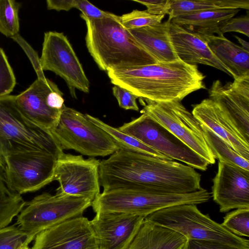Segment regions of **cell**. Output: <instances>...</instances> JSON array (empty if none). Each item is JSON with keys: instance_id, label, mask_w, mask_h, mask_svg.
Here are the masks:
<instances>
[{"instance_id": "19", "label": "cell", "mask_w": 249, "mask_h": 249, "mask_svg": "<svg viewBox=\"0 0 249 249\" xmlns=\"http://www.w3.org/2000/svg\"><path fill=\"white\" fill-rule=\"evenodd\" d=\"M198 122L226 142L238 154L249 160V142L229 120L219 106L209 98L193 106L192 112Z\"/></svg>"}, {"instance_id": "33", "label": "cell", "mask_w": 249, "mask_h": 249, "mask_svg": "<svg viewBox=\"0 0 249 249\" xmlns=\"http://www.w3.org/2000/svg\"><path fill=\"white\" fill-rule=\"evenodd\" d=\"M16 84V79L3 50L0 48V97L9 95Z\"/></svg>"}, {"instance_id": "40", "label": "cell", "mask_w": 249, "mask_h": 249, "mask_svg": "<svg viewBox=\"0 0 249 249\" xmlns=\"http://www.w3.org/2000/svg\"><path fill=\"white\" fill-rule=\"evenodd\" d=\"M46 3L48 10L69 11L74 8L75 0H47Z\"/></svg>"}, {"instance_id": "30", "label": "cell", "mask_w": 249, "mask_h": 249, "mask_svg": "<svg viewBox=\"0 0 249 249\" xmlns=\"http://www.w3.org/2000/svg\"><path fill=\"white\" fill-rule=\"evenodd\" d=\"M16 224L0 229V249H19L35 239Z\"/></svg>"}, {"instance_id": "37", "label": "cell", "mask_w": 249, "mask_h": 249, "mask_svg": "<svg viewBox=\"0 0 249 249\" xmlns=\"http://www.w3.org/2000/svg\"><path fill=\"white\" fill-rule=\"evenodd\" d=\"M74 8L79 10L85 16L93 19L107 17L111 14L100 10L86 0H75Z\"/></svg>"}, {"instance_id": "3", "label": "cell", "mask_w": 249, "mask_h": 249, "mask_svg": "<svg viewBox=\"0 0 249 249\" xmlns=\"http://www.w3.org/2000/svg\"><path fill=\"white\" fill-rule=\"evenodd\" d=\"M80 17L87 26L86 44L99 68L111 69L156 63L122 24L120 16L111 13L100 19Z\"/></svg>"}, {"instance_id": "39", "label": "cell", "mask_w": 249, "mask_h": 249, "mask_svg": "<svg viewBox=\"0 0 249 249\" xmlns=\"http://www.w3.org/2000/svg\"><path fill=\"white\" fill-rule=\"evenodd\" d=\"M133 1L145 5L146 11L154 15H164L168 14L169 8V0H146Z\"/></svg>"}, {"instance_id": "5", "label": "cell", "mask_w": 249, "mask_h": 249, "mask_svg": "<svg viewBox=\"0 0 249 249\" xmlns=\"http://www.w3.org/2000/svg\"><path fill=\"white\" fill-rule=\"evenodd\" d=\"M16 95L0 97V168L10 155L41 151L57 158L63 151L52 133L28 119L16 102Z\"/></svg>"}, {"instance_id": "35", "label": "cell", "mask_w": 249, "mask_h": 249, "mask_svg": "<svg viewBox=\"0 0 249 249\" xmlns=\"http://www.w3.org/2000/svg\"><path fill=\"white\" fill-rule=\"evenodd\" d=\"M112 92L121 107L135 111L139 110L136 102L138 97L133 93L117 85H114L112 88Z\"/></svg>"}, {"instance_id": "9", "label": "cell", "mask_w": 249, "mask_h": 249, "mask_svg": "<svg viewBox=\"0 0 249 249\" xmlns=\"http://www.w3.org/2000/svg\"><path fill=\"white\" fill-rule=\"evenodd\" d=\"M145 101L141 113L167 129L209 164L215 163V158L205 140L200 124L181 101Z\"/></svg>"}, {"instance_id": "15", "label": "cell", "mask_w": 249, "mask_h": 249, "mask_svg": "<svg viewBox=\"0 0 249 249\" xmlns=\"http://www.w3.org/2000/svg\"><path fill=\"white\" fill-rule=\"evenodd\" d=\"M33 241L30 249H98L90 220L83 215L41 231Z\"/></svg>"}, {"instance_id": "7", "label": "cell", "mask_w": 249, "mask_h": 249, "mask_svg": "<svg viewBox=\"0 0 249 249\" xmlns=\"http://www.w3.org/2000/svg\"><path fill=\"white\" fill-rule=\"evenodd\" d=\"M51 132L63 151L72 149L95 157L111 155L119 149L111 137L85 115L66 106Z\"/></svg>"}, {"instance_id": "8", "label": "cell", "mask_w": 249, "mask_h": 249, "mask_svg": "<svg viewBox=\"0 0 249 249\" xmlns=\"http://www.w3.org/2000/svg\"><path fill=\"white\" fill-rule=\"evenodd\" d=\"M91 204L92 201L83 197L43 193L25 202L15 224L35 237L44 230L83 215Z\"/></svg>"}, {"instance_id": "38", "label": "cell", "mask_w": 249, "mask_h": 249, "mask_svg": "<svg viewBox=\"0 0 249 249\" xmlns=\"http://www.w3.org/2000/svg\"><path fill=\"white\" fill-rule=\"evenodd\" d=\"M182 249H238L220 242L198 239H187Z\"/></svg>"}, {"instance_id": "25", "label": "cell", "mask_w": 249, "mask_h": 249, "mask_svg": "<svg viewBox=\"0 0 249 249\" xmlns=\"http://www.w3.org/2000/svg\"><path fill=\"white\" fill-rule=\"evenodd\" d=\"M169 19L202 11L222 9H249L248 0H169Z\"/></svg>"}, {"instance_id": "18", "label": "cell", "mask_w": 249, "mask_h": 249, "mask_svg": "<svg viewBox=\"0 0 249 249\" xmlns=\"http://www.w3.org/2000/svg\"><path fill=\"white\" fill-rule=\"evenodd\" d=\"M57 88L54 83L47 78H37L15 98L18 107L24 115L50 131L56 126L61 110L50 108L47 103V97L51 91Z\"/></svg>"}, {"instance_id": "31", "label": "cell", "mask_w": 249, "mask_h": 249, "mask_svg": "<svg viewBox=\"0 0 249 249\" xmlns=\"http://www.w3.org/2000/svg\"><path fill=\"white\" fill-rule=\"evenodd\" d=\"M249 208H239L228 213L224 217L223 226L240 237L249 236Z\"/></svg>"}, {"instance_id": "34", "label": "cell", "mask_w": 249, "mask_h": 249, "mask_svg": "<svg viewBox=\"0 0 249 249\" xmlns=\"http://www.w3.org/2000/svg\"><path fill=\"white\" fill-rule=\"evenodd\" d=\"M11 38L20 46L27 56L36 71L37 78L46 79L41 67L40 58L36 51L19 34L12 37Z\"/></svg>"}, {"instance_id": "6", "label": "cell", "mask_w": 249, "mask_h": 249, "mask_svg": "<svg viewBox=\"0 0 249 249\" xmlns=\"http://www.w3.org/2000/svg\"><path fill=\"white\" fill-rule=\"evenodd\" d=\"M172 229L187 239L216 241L238 249H249L248 239L237 236L202 213L194 204L170 206L156 211L144 218Z\"/></svg>"}, {"instance_id": "41", "label": "cell", "mask_w": 249, "mask_h": 249, "mask_svg": "<svg viewBox=\"0 0 249 249\" xmlns=\"http://www.w3.org/2000/svg\"><path fill=\"white\" fill-rule=\"evenodd\" d=\"M234 37L238 40V42L242 46V48L247 52H249V43L245 40L242 39L239 36H234Z\"/></svg>"}, {"instance_id": "24", "label": "cell", "mask_w": 249, "mask_h": 249, "mask_svg": "<svg viewBox=\"0 0 249 249\" xmlns=\"http://www.w3.org/2000/svg\"><path fill=\"white\" fill-rule=\"evenodd\" d=\"M203 39L234 79L249 75V52L223 35L206 36Z\"/></svg>"}, {"instance_id": "27", "label": "cell", "mask_w": 249, "mask_h": 249, "mask_svg": "<svg viewBox=\"0 0 249 249\" xmlns=\"http://www.w3.org/2000/svg\"><path fill=\"white\" fill-rule=\"evenodd\" d=\"M205 140L219 161L238 166L249 171V160L238 154L226 142L204 125L201 124Z\"/></svg>"}, {"instance_id": "28", "label": "cell", "mask_w": 249, "mask_h": 249, "mask_svg": "<svg viewBox=\"0 0 249 249\" xmlns=\"http://www.w3.org/2000/svg\"><path fill=\"white\" fill-rule=\"evenodd\" d=\"M25 203L20 195L8 188L2 170L0 168V229L11 223L23 209Z\"/></svg>"}, {"instance_id": "32", "label": "cell", "mask_w": 249, "mask_h": 249, "mask_svg": "<svg viewBox=\"0 0 249 249\" xmlns=\"http://www.w3.org/2000/svg\"><path fill=\"white\" fill-rule=\"evenodd\" d=\"M165 16L154 15L146 10H134L120 16L122 25L126 29H133L160 23Z\"/></svg>"}, {"instance_id": "2", "label": "cell", "mask_w": 249, "mask_h": 249, "mask_svg": "<svg viewBox=\"0 0 249 249\" xmlns=\"http://www.w3.org/2000/svg\"><path fill=\"white\" fill-rule=\"evenodd\" d=\"M110 82L138 98L155 102L181 101L188 95L206 89V77L197 65L178 59L107 71Z\"/></svg>"}, {"instance_id": "36", "label": "cell", "mask_w": 249, "mask_h": 249, "mask_svg": "<svg viewBox=\"0 0 249 249\" xmlns=\"http://www.w3.org/2000/svg\"><path fill=\"white\" fill-rule=\"evenodd\" d=\"M222 35L227 32H238L249 36V17L247 15L243 17L232 18L226 21L220 27Z\"/></svg>"}, {"instance_id": "17", "label": "cell", "mask_w": 249, "mask_h": 249, "mask_svg": "<svg viewBox=\"0 0 249 249\" xmlns=\"http://www.w3.org/2000/svg\"><path fill=\"white\" fill-rule=\"evenodd\" d=\"M144 218L126 213H96L90 222L98 249H126Z\"/></svg>"}, {"instance_id": "14", "label": "cell", "mask_w": 249, "mask_h": 249, "mask_svg": "<svg viewBox=\"0 0 249 249\" xmlns=\"http://www.w3.org/2000/svg\"><path fill=\"white\" fill-rule=\"evenodd\" d=\"M209 96L249 142V75L225 85L219 80L214 81Z\"/></svg>"}, {"instance_id": "21", "label": "cell", "mask_w": 249, "mask_h": 249, "mask_svg": "<svg viewBox=\"0 0 249 249\" xmlns=\"http://www.w3.org/2000/svg\"><path fill=\"white\" fill-rule=\"evenodd\" d=\"M171 19L140 28L128 30L135 40L157 63L178 60L169 36Z\"/></svg>"}, {"instance_id": "26", "label": "cell", "mask_w": 249, "mask_h": 249, "mask_svg": "<svg viewBox=\"0 0 249 249\" xmlns=\"http://www.w3.org/2000/svg\"><path fill=\"white\" fill-rule=\"evenodd\" d=\"M85 115L90 122L105 131L117 144L119 148L163 159L173 160L136 138L121 131L118 128H115L89 114H86Z\"/></svg>"}, {"instance_id": "29", "label": "cell", "mask_w": 249, "mask_h": 249, "mask_svg": "<svg viewBox=\"0 0 249 249\" xmlns=\"http://www.w3.org/2000/svg\"><path fill=\"white\" fill-rule=\"evenodd\" d=\"M21 6L14 0H0V33L6 37L11 38L19 34Z\"/></svg>"}, {"instance_id": "12", "label": "cell", "mask_w": 249, "mask_h": 249, "mask_svg": "<svg viewBox=\"0 0 249 249\" xmlns=\"http://www.w3.org/2000/svg\"><path fill=\"white\" fill-rule=\"evenodd\" d=\"M43 71H50L63 78L72 97L76 98L75 89L89 93V82L67 36L63 33H44L41 57Z\"/></svg>"}, {"instance_id": "4", "label": "cell", "mask_w": 249, "mask_h": 249, "mask_svg": "<svg viewBox=\"0 0 249 249\" xmlns=\"http://www.w3.org/2000/svg\"><path fill=\"white\" fill-rule=\"evenodd\" d=\"M210 197V193L203 188L191 193H177L151 187L129 185L104 190L91 206L95 213H121L145 217L170 206L207 202Z\"/></svg>"}, {"instance_id": "16", "label": "cell", "mask_w": 249, "mask_h": 249, "mask_svg": "<svg viewBox=\"0 0 249 249\" xmlns=\"http://www.w3.org/2000/svg\"><path fill=\"white\" fill-rule=\"evenodd\" d=\"M213 183L212 197L220 212L249 208V171L219 161Z\"/></svg>"}, {"instance_id": "20", "label": "cell", "mask_w": 249, "mask_h": 249, "mask_svg": "<svg viewBox=\"0 0 249 249\" xmlns=\"http://www.w3.org/2000/svg\"><path fill=\"white\" fill-rule=\"evenodd\" d=\"M169 36L178 58L190 64H201L216 68L230 75L225 66L216 57L206 41L196 34L170 21Z\"/></svg>"}, {"instance_id": "42", "label": "cell", "mask_w": 249, "mask_h": 249, "mask_svg": "<svg viewBox=\"0 0 249 249\" xmlns=\"http://www.w3.org/2000/svg\"><path fill=\"white\" fill-rule=\"evenodd\" d=\"M19 249H30V248L29 247V246H25L24 247L20 248Z\"/></svg>"}, {"instance_id": "11", "label": "cell", "mask_w": 249, "mask_h": 249, "mask_svg": "<svg viewBox=\"0 0 249 249\" xmlns=\"http://www.w3.org/2000/svg\"><path fill=\"white\" fill-rule=\"evenodd\" d=\"M118 128L168 158L206 171L208 163L145 113Z\"/></svg>"}, {"instance_id": "10", "label": "cell", "mask_w": 249, "mask_h": 249, "mask_svg": "<svg viewBox=\"0 0 249 249\" xmlns=\"http://www.w3.org/2000/svg\"><path fill=\"white\" fill-rule=\"evenodd\" d=\"M58 158L41 151H28L9 155L2 170L8 188L22 194L36 191L53 181Z\"/></svg>"}, {"instance_id": "1", "label": "cell", "mask_w": 249, "mask_h": 249, "mask_svg": "<svg viewBox=\"0 0 249 249\" xmlns=\"http://www.w3.org/2000/svg\"><path fill=\"white\" fill-rule=\"evenodd\" d=\"M99 179L104 190L141 185L188 193L202 188L201 175L190 166L121 148L100 160Z\"/></svg>"}, {"instance_id": "13", "label": "cell", "mask_w": 249, "mask_h": 249, "mask_svg": "<svg viewBox=\"0 0 249 249\" xmlns=\"http://www.w3.org/2000/svg\"><path fill=\"white\" fill-rule=\"evenodd\" d=\"M100 163L94 158L86 159L82 155L63 152L57 159L55 169L53 181L59 184L56 194L92 202L100 193Z\"/></svg>"}, {"instance_id": "22", "label": "cell", "mask_w": 249, "mask_h": 249, "mask_svg": "<svg viewBox=\"0 0 249 249\" xmlns=\"http://www.w3.org/2000/svg\"><path fill=\"white\" fill-rule=\"evenodd\" d=\"M240 9H222L196 12L182 15L171 22L193 33L202 39L206 36H221L219 29L227 20L233 18Z\"/></svg>"}, {"instance_id": "23", "label": "cell", "mask_w": 249, "mask_h": 249, "mask_svg": "<svg viewBox=\"0 0 249 249\" xmlns=\"http://www.w3.org/2000/svg\"><path fill=\"white\" fill-rule=\"evenodd\" d=\"M187 240L172 229L144 219L126 249H182Z\"/></svg>"}]
</instances>
